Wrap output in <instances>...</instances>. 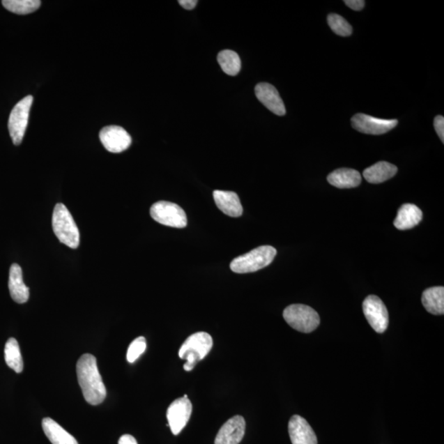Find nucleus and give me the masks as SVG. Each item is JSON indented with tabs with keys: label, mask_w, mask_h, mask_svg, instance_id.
Segmentation results:
<instances>
[{
	"label": "nucleus",
	"mask_w": 444,
	"mask_h": 444,
	"mask_svg": "<svg viewBox=\"0 0 444 444\" xmlns=\"http://www.w3.org/2000/svg\"><path fill=\"white\" fill-rule=\"evenodd\" d=\"M397 123V120H383L365 114H356L351 118V125L355 130L372 135L386 134L395 129Z\"/></svg>",
	"instance_id": "1a4fd4ad"
},
{
	"label": "nucleus",
	"mask_w": 444,
	"mask_h": 444,
	"mask_svg": "<svg viewBox=\"0 0 444 444\" xmlns=\"http://www.w3.org/2000/svg\"><path fill=\"white\" fill-rule=\"evenodd\" d=\"M256 97L270 112L279 116L286 114L285 105L275 86L267 82H261L255 88Z\"/></svg>",
	"instance_id": "ddd939ff"
},
{
	"label": "nucleus",
	"mask_w": 444,
	"mask_h": 444,
	"mask_svg": "<svg viewBox=\"0 0 444 444\" xmlns=\"http://www.w3.org/2000/svg\"><path fill=\"white\" fill-rule=\"evenodd\" d=\"M33 102V95H27L13 107L9 116L8 131L13 144L16 146L20 145L24 139Z\"/></svg>",
	"instance_id": "423d86ee"
},
{
	"label": "nucleus",
	"mask_w": 444,
	"mask_h": 444,
	"mask_svg": "<svg viewBox=\"0 0 444 444\" xmlns=\"http://www.w3.org/2000/svg\"><path fill=\"white\" fill-rule=\"evenodd\" d=\"M422 304L429 313L443 315L444 314V288L436 286L425 290L422 295Z\"/></svg>",
	"instance_id": "412c9836"
},
{
	"label": "nucleus",
	"mask_w": 444,
	"mask_h": 444,
	"mask_svg": "<svg viewBox=\"0 0 444 444\" xmlns=\"http://www.w3.org/2000/svg\"><path fill=\"white\" fill-rule=\"evenodd\" d=\"M328 24L333 33L340 36H349L353 31L349 22L344 17L336 15V13H331L328 15Z\"/></svg>",
	"instance_id": "393cba45"
},
{
	"label": "nucleus",
	"mask_w": 444,
	"mask_h": 444,
	"mask_svg": "<svg viewBox=\"0 0 444 444\" xmlns=\"http://www.w3.org/2000/svg\"><path fill=\"white\" fill-rule=\"evenodd\" d=\"M178 2L183 8L187 9V10L194 9L196 7L197 3H198L197 0H180V1Z\"/></svg>",
	"instance_id": "c85d7f7f"
},
{
	"label": "nucleus",
	"mask_w": 444,
	"mask_h": 444,
	"mask_svg": "<svg viewBox=\"0 0 444 444\" xmlns=\"http://www.w3.org/2000/svg\"><path fill=\"white\" fill-rule=\"evenodd\" d=\"M146 348L145 337H139L131 343L127 351V360L130 363H135L141 354L144 353Z\"/></svg>",
	"instance_id": "a878e982"
},
{
	"label": "nucleus",
	"mask_w": 444,
	"mask_h": 444,
	"mask_svg": "<svg viewBox=\"0 0 444 444\" xmlns=\"http://www.w3.org/2000/svg\"><path fill=\"white\" fill-rule=\"evenodd\" d=\"M397 172V167L387 162H379L373 164L363 172L366 181L372 184H381L395 177Z\"/></svg>",
	"instance_id": "6ab92c4d"
},
{
	"label": "nucleus",
	"mask_w": 444,
	"mask_h": 444,
	"mask_svg": "<svg viewBox=\"0 0 444 444\" xmlns=\"http://www.w3.org/2000/svg\"><path fill=\"white\" fill-rule=\"evenodd\" d=\"M43 428L52 444H79L75 437L52 419H43Z\"/></svg>",
	"instance_id": "aec40b11"
},
{
	"label": "nucleus",
	"mask_w": 444,
	"mask_h": 444,
	"mask_svg": "<svg viewBox=\"0 0 444 444\" xmlns=\"http://www.w3.org/2000/svg\"><path fill=\"white\" fill-rule=\"evenodd\" d=\"M213 199L217 208L229 217H239L243 214V207L239 196L234 192L215 190Z\"/></svg>",
	"instance_id": "dca6fc26"
},
{
	"label": "nucleus",
	"mask_w": 444,
	"mask_h": 444,
	"mask_svg": "<svg viewBox=\"0 0 444 444\" xmlns=\"http://www.w3.org/2000/svg\"><path fill=\"white\" fill-rule=\"evenodd\" d=\"M422 218V210L418 206L406 204L398 210L397 216L393 224L398 230H410L418 226Z\"/></svg>",
	"instance_id": "f3484780"
},
{
	"label": "nucleus",
	"mask_w": 444,
	"mask_h": 444,
	"mask_svg": "<svg viewBox=\"0 0 444 444\" xmlns=\"http://www.w3.org/2000/svg\"><path fill=\"white\" fill-rule=\"evenodd\" d=\"M77 375L86 402L93 406L102 404L107 397V389L94 355L84 354L80 357L77 363Z\"/></svg>",
	"instance_id": "f257e3e1"
},
{
	"label": "nucleus",
	"mask_w": 444,
	"mask_h": 444,
	"mask_svg": "<svg viewBox=\"0 0 444 444\" xmlns=\"http://www.w3.org/2000/svg\"><path fill=\"white\" fill-rule=\"evenodd\" d=\"M346 6L355 11H360L365 7V2L364 0H345Z\"/></svg>",
	"instance_id": "cd10ccee"
},
{
	"label": "nucleus",
	"mask_w": 444,
	"mask_h": 444,
	"mask_svg": "<svg viewBox=\"0 0 444 444\" xmlns=\"http://www.w3.org/2000/svg\"><path fill=\"white\" fill-rule=\"evenodd\" d=\"M434 129L441 139L442 143H444V118L442 116H438L434 121Z\"/></svg>",
	"instance_id": "bb28decb"
},
{
	"label": "nucleus",
	"mask_w": 444,
	"mask_h": 444,
	"mask_svg": "<svg viewBox=\"0 0 444 444\" xmlns=\"http://www.w3.org/2000/svg\"><path fill=\"white\" fill-rule=\"evenodd\" d=\"M100 139L109 153H121L130 148L132 139L128 132L120 126H107L100 132Z\"/></svg>",
	"instance_id": "9b49d317"
},
{
	"label": "nucleus",
	"mask_w": 444,
	"mask_h": 444,
	"mask_svg": "<svg viewBox=\"0 0 444 444\" xmlns=\"http://www.w3.org/2000/svg\"><path fill=\"white\" fill-rule=\"evenodd\" d=\"M151 217L162 225L185 228L187 226L186 213L180 206L167 201H159L150 209Z\"/></svg>",
	"instance_id": "0eeeda50"
},
{
	"label": "nucleus",
	"mask_w": 444,
	"mask_h": 444,
	"mask_svg": "<svg viewBox=\"0 0 444 444\" xmlns=\"http://www.w3.org/2000/svg\"><path fill=\"white\" fill-rule=\"evenodd\" d=\"M217 61L222 70L230 76H236L241 68L240 56L230 49L222 50L217 56Z\"/></svg>",
	"instance_id": "5701e85b"
},
{
	"label": "nucleus",
	"mask_w": 444,
	"mask_h": 444,
	"mask_svg": "<svg viewBox=\"0 0 444 444\" xmlns=\"http://www.w3.org/2000/svg\"><path fill=\"white\" fill-rule=\"evenodd\" d=\"M283 318L295 330L304 333L312 332L320 323L319 315L305 305H291L284 310Z\"/></svg>",
	"instance_id": "39448f33"
},
{
	"label": "nucleus",
	"mask_w": 444,
	"mask_h": 444,
	"mask_svg": "<svg viewBox=\"0 0 444 444\" xmlns=\"http://www.w3.org/2000/svg\"><path fill=\"white\" fill-rule=\"evenodd\" d=\"M8 289L12 299L17 304H24L29 299V288L25 285L20 265L13 263L9 271Z\"/></svg>",
	"instance_id": "2eb2a0df"
},
{
	"label": "nucleus",
	"mask_w": 444,
	"mask_h": 444,
	"mask_svg": "<svg viewBox=\"0 0 444 444\" xmlns=\"http://www.w3.org/2000/svg\"><path fill=\"white\" fill-rule=\"evenodd\" d=\"M54 235L62 244L77 249L80 244V233L70 210L63 204H56L52 217Z\"/></svg>",
	"instance_id": "f03ea898"
},
{
	"label": "nucleus",
	"mask_w": 444,
	"mask_h": 444,
	"mask_svg": "<svg viewBox=\"0 0 444 444\" xmlns=\"http://www.w3.org/2000/svg\"><path fill=\"white\" fill-rule=\"evenodd\" d=\"M118 444H137V443L135 437H132L130 434H125V436L121 437Z\"/></svg>",
	"instance_id": "c756f323"
},
{
	"label": "nucleus",
	"mask_w": 444,
	"mask_h": 444,
	"mask_svg": "<svg viewBox=\"0 0 444 444\" xmlns=\"http://www.w3.org/2000/svg\"><path fill=\"white\" fill-rule=\"evenodd\" d=\"M328 181L338 189H351L360 185L361 175L353 169L341 168L329 174Z\"/></svg>",
	"instance_id": "a211bd4d"
},
{
	"label": "nucleus",
	"mask_w": 444,
	"mask_h": 444,
	"mask_svg": "<svg viewBox=\"0 0 444 444\" xmlns=\"http://www.w3.org/2000/svg\"><path fill=\"white\" fill-rule=\"evenodd\" d=\"M245 420L241 415L228 420L220 429L215 444H239L245 434Z\"/></svg>",
	"instance_id": "f8f14e48"
},
{
	"label": "nucleus",
	"mask_w": 444,
	"mask_h": 444,
	"mask_svg": "<svg viewBox=\"0 0 444 444\" xmlns=\"http://www.w3.org/2000/svg\"><path fill=\"white\" fill-rule=\"evenodd\" d=\"M292 444H318L317 436L307 420L300 415H293L288 424Z\"/></svg>",
	"instance_id": "4468645a"
},
{
	"label": "nucleus",
	"mask_w": 444,
	"mask_h": 444,
	"mask_svg": "<svg viewBox=\"0 0 444 444\" xmlns=\"http://www.w3.org/2000/svg\"><path fill=\"white\" fill-rule=\"evenodd\" d=\"M363 311L366 319L374 330L383 333L387 330L389 317L385 305L379 297L369 296L363 303Z\"/></svg>",
	"instance_id": "6e6552de"
},
{
	"label": "nucleus",
	"mask_w": 444,
	"mask_h": 444,
	"mask_svg": "<svg viewBox=\"0 0 444 444\" xmlns=\"http://www.w3.org/2000/svg\"><path fill=\"white\" fill-rule=\"evenodd\" d=\"M213 346V337L207 332H196L187 337L178 351L180 358L187 360L184 365L185 372L193 370L197 362L208 355Z\"/></svg>",
	"instance_id": "7ed1b4c3"
},
{
	"label": "nucleus",
	"mask_w": 444,
	"mask_h": 444,
	"mask_svg": "<svg viewBox=\"0 0 444 444\" xmlns=\"http://www.w3.org/2000/svg\"><path fill=\"white\" fill-rule=\"evenodd\" d=\"M277 255L272 246H260L232 261L231 269L236 273H250L259 271L271 264Z\"/></svg>",
	"instance_id": "20e7f679"
},
{
	"label": "nucleus",
	"mask_w": 444,
	"mask_h": 444,
	"mask_svg": "<svg viewBox=\"0 0 444 444\" xmlns=\"http://www.w3.org/2000/svg\"><path fill=\"white\" fill-rule=\"evenodd\" d=\"M193 406L187 398L181 397L174 401L167 410L168 425L171 432L178 436L190 419Z\"/></svg>",
	"instance_id": "9d476101"
},
{
	"label": "nucleus",
	"mask_w": 444,
	"mask_h": 444,
	"mask_svg": "<svg viewBox=\"0 0 444 444\" xmlns=\"http://www.w3.org/2000/svg\"><path fill=\"white\" fill-rule=\"evenodd\" d=\"M3 6L16 15H26L33 13L40 8V0H3Z\"/></svg>",
	"instance_id": "b1692460"
},
{
	"label": "nucleus",
	"mask_w": 444,
	"mask_h": 444,
	"mask_svg": "<svg viewBox=\"0 0 444 444\" xmlns=\"http://www.w3.org/2000/svg\"><path fill=\"white\" fill-rule=\"evenodd\" d=\"M4 358L9 368L20 374L24 370V360L21 354L20 347L15 338H9L4 348Z\"/></svg>",
	"instance_id": "4be33fe9"
}]
</instances>
